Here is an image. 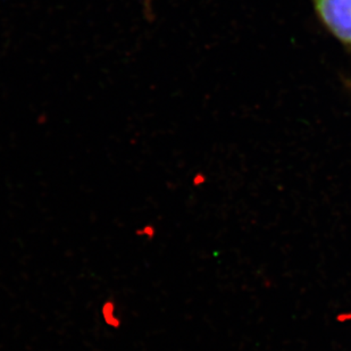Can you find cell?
Returning <instances> with one entry per match:
<instances>
[{
    "label": "cell",
    "mask_w": 351,
    "mask_h": 351,
    "mask_svg": "<svg viewBox=\"0 0 351 351\" xmlns=\"http://www.w3.org/2000/svg\"><path fill=\"white\" fill-rule=\"evenodd\" d=\"M309 1L318 23L351 55V0Z\"/></svg>",
    "instance_id": "1"
},
{
    "label": "cell",
    "mask_w": 351,
    "mask_h": 351,
    "mask_svg": "<svg viewBox=\"0 0 351 351\" xmlns=\"http://www.w3.org/2000/svg\"><path fill=\"white\" fill-rule=\"evenodd\" d=\"M100 315H101L104 323H105L108 328L119 330V328L122 326V319H121L119 313H117V305L114 299H106V300L101 304Z\"/></svg>",
    "instance_id": "2"
},
{
    "label": "cell",
    "mask_w": 351,
    "mask_h": 351,
    "mask_svg": "<svg viewBox=\"0 0 351 351\" xmlns=\"http://www.w3.org/2000/svg\"><path fill=\"white\" fill-rule=\"evenodd\" d=\"M156 226H153V224H146V226H141L139 229L136 230V237L146 238L148 240H153L156 237Z\"/></svg>",
    "instance_id": "3"
},
{
    "label": "cell",
    "mask_w": 351,
    "mask_h": 351,
    "mask_svg": "<svg viewBox=\"0 0 351 351\" xmlns=\"http://www.w3.org/2000/svg\"><path fill=\"white\" fill-rule=\"evenodd\" d=\"M345 83L347 88H348L349 90H351V80H346Z\"/></svg>",
    "instance_id": "4"
}]
</instances>
